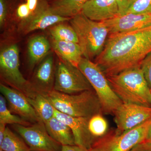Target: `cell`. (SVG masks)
<instances>
[{
	"mask_svg": "<svg viewBox=\"0 0 151 151\" xmlns=\"http://www.w3.org/2000/svg\"><path fill=\"white\" fill-rule=\"evenodd\" d=\"M151 52V25L131 32L108 36L95 63L106 76L140 66Z\"/></svg>",
	"mask_w": 151,
	"mask_h": 151,
	"instance_id": "1",
	"label": "cell"
},
{
	"mask_svg": "<svg viewBox=\"0 0 151 151\" xmlns=\"http://www.w3.org/2000/svg\"><path fill=\"white\" fill-rule=\"evenodd\" d=\"M106 77L123 103L151 107V90L140 67Z\"/></svg>",
	"mask_w": 151,
	"mask_h": 151,
	"instance_id": "2",
	"label": "cell"
},
{
	"mask_svg": "<svg viewBox=\"0 0 151 151\" xmlns=\"http://www.w3.org/2000/svg\"><path fill=\"white\" fill-rule=\"evenodd\" d=\"M57 111L75 117L90 118L103 114L102 107L93 89L75 94H66L53 90L45 95Z\"/></svg>",
	"mask_w": 151,
	"mask_h": 151,
	"instance_id": "3",
	"label": "cell"
},
{
	"mask_svg": "<svg viewBox=\"0 0 151 151\" xmlns=\"http://www.w3.org/2000/svg\"><path fill=\"white\" fill-rule=\"evenodd\" d=\"M70 22L78 36L83 57L89 60L96 58L103 51L109 35L105 24L92 20L81 13Z\"/></svg>",
	"mask_w": 151,
	"mask_h": 151,
	"instance_id": "4",
	"label": "cell"
},
{
	"mask_svg": "<svg viewBox=\"0 0 151 151\" xmlns=\"http://www.w3.org/2000/svg\"><path fill=\"white\" fill-rule=\"evenodd\" d=\"M78 68L88 79L99 99L103 113L113 114L123 102L113 91L101 68L95 62L82 57Z\"/></svg>",
	"mask_w": 151,
	"mask_h": 151,
	"instance_id": "5",
	"label": "cell"
},
{
	"mask_svg": "<svg viewBox=\"0 0 151 151\" xmlns=\"http://www.w3.org/2000/svg\"><path fill=\"white\" fill-rule=\"evenodd\" d=\"M18 47L12 44L4 47L0 52L1 77L11 87L20 91L27 97L35 93L32 89L29 81L24 77L19 69Z\"/></svg>",
	"mask_w": 151,
	"mask_h": 151,
	"instance_id": "6",
	"label": "cell"
},
{
	"mask_svg": "<svg viewBox=\"0 0 151 151\" xmlns=\"http://www.w3.org/2000/svg\"><path fill=\"white\" fill-rule=\"evenodd\" d=\"M55 68V91L64 94H75L93 89L78 67L61 59Z\"/></svg>",
	"mask_w": 151,
	"mask_h": 151,
	"instance_id": "7",
	"label": "cell"
},
{
	"mask_svg": "<svg viewBox=\"0 0 151 151\" xmlns=\"http://www.w3.org/2000/svg\"><path fill=\"white\" fill-rule=\"evenodd\" d=\"M151 126V119L137 127L119 134L111 131L100 138L105 151H130L145 139Z\"/></svg>",
	"mask_w": 151,
	"mask_h": 151,
	"instance_id": "8",
	"label": "cell"
},
{
	"mask_svg": "<svg viewBox=\"0 0 151 151\" xmlns=\"http://www.w3.org/2000/svg\"><path fill=\"white\" fill-rule=\"evenodd\" d=\"M14 130L32 151H60L62 145L50 137L42 122L29 126L14 124Z\"/></svg>",
	"mask_w": 151,
	"mask_h": 151,
	"instance_id": "9",
	"label": "cell"
},
{
	"mask_svg": "<svg viewBox=\"0 0 151 151\" xmlns=\"http://www.w3.org/2000/svg\"><path fill=\"white\" fill-rule=\"evenodd\" d=\"M114 116L117 127L116 130L121 134L151 119V107L123 103L116 110Z\"/></svg>",
	"mask_w": 151,
	"mask_h": 151,
	"instance_id": "10",
	"label": "cell"
},
{
	"mask_svg": "<svg viewBox=\"0 0 151 151\" xmlns=\"http://www.w3.org/2000/svg\"><path fill=\"white\" fill-rule=\"evenodd\" d=\"M0 92L7 102L12 113L31 124L42 122L22 92L2 84H0Z\"/></svg>",
	"mask_w": 151,
	"mask_h": 151,
	"instance_id": "11",
	"label": "cell"
},
{
	"mask_svg": "<svg viewBox=\"0 0 151 151\" xmlns=\"http://www.w3.org/2000/svg\"><path fill=\"white\" fill-rule=\"evenodd\" d=\"M103 22L108 28L109 35L119 34L150 26L151 14L127 13Z\"/></svg>",
	"mask_w": 151,
	"mask_h": 151,
	"instance_id": "12",
	"label": "cell"
},
{
	"mask_svg": "<svg viewBox=\"0 0 151 151\" xmlns=\"http://www.w3.org/2000/svg\"><path fill=\"white\" fill-rule=\"evenodd\" d=\"M55 69L53 55L50 53L40 63L29 81L35 93L45 95L54 90Z\"/></svg>",
	"mask_w": 151,
	"mask_h": 151,
	"instance_id": "13",
	"label": "cell"
},
{
	"mask_svg": "<svg viewBox=\"0 0 151 151\" xmlns=\"http://www.w3.org/2000/svg\"><path fill=\"white\" fill-rule=\"evenodd\" d=\"M71 18L61 16L52 12L49 6L42 4L27 19H24L20 26L21 30L24 34L33 31L44 29L56 24L67 21Z\"/></svg>",
	"mask_w": 151,
	"mask_h": 151,
	"instance_id": "14",
	"label": "cell"
},
{
	"mask_svg": "<svg viewBox=\"0 0 151 151\" xmlns=\"http://www.w3.org/2000/svg\"><path fill=\"white\" fill-rule=\"evenodd\" d=\"M54 117L70 128L73 132L76 145L89 150L97 141L89 131V118L73 117L61 113L56 109Z\"/></svg>",
	"mask_w": 151,
	"mask_h": 151,
	"instance_id": "15",
	"label": "cell"
},
{
	"mask_svg": "<svg viewBox=\"0 0 151 151\" xmlns=\"http://www.w3.org/2000/svg\"><path fill=\"white\" fill-rule=\"evenodd\" d=\"M81 13L97 22H103L119 15L116 0H89L83 6Z\"/></svg>",
	"mask_w": 151,
	"mask_h": 151,
	"instance_id": "16",
	"label": "cell"
},
{
	"mask_svg": "<svg viewBox=\"0 0 151 151\" xmlns=\"http://www.w3.org/2000/svg\"><path fill=\"white\" fill-rule=\"evenodd\" d=\"M52 45L60 59L78 67L83 57V52L79 44L52 40Z\"/></svg>",
	"mask_w": 151,
	"mask_h": 151,
	"instance_id": "17",
	"label": "cell"
},
{
	"mask_svg": "<svg viewBox=\"0 0 151 151\" xmlns=\"http://www.w3.org/2000/svg\"><path fill=\"white\" fill-rule=\"evenodd\" d=\"M44 124L49 134L60 145H76L73 132L66 124L55 117Z\"/></svg>",
	"mask_w": 151,
	"mask_h": 151,
	"instance_id": "18",
	"label": "cell"
},
{
	"mask_svg": "<svg viewBox=\"0 0 151 151\" xmlns=\"http://www.w3.org/2000/svg\"><path fill=\"white\" fill-rule=\"evenodd\" d=\"M50 48L49 42L43 36L34 37L28 44V54L30 67L32 69L48 54Z\"/></svg>",
	"mask_w": 151,
	"mask_h": 151,
	"instance_id": "19",
	"label": "cell"
},
{
	"mask_svg": "<svg viewBox=\"0 0 151 151\" xmlns=\"http://www.w3.org/2000/svg\"><path fill=\"white\" fill-rule=\"evenodd\" d=\"M89 0H53L49 6L54 13L65 17H75L81 12L84 5Z\"/></svg>",
	"mask_w": 151,
	"mask_h": 151,
	"instance_id": "20",
	"label": "cell"
},
{
	"mask_svg": "<svg viewBox=\"0 0 151 151\" xmlns=\"http://www.w3.org/2000/svg\"><path fill=\"white\" fill-rule=\"evenodd\" d=\"M27 97L44 123L54 117L55 109L44 95L35 93L31 97Z\"/></svg>",
	"mask_w": 151,
	"mask_h": 151,
	"instance_id": "21",
	"label": "cell"
},
{
	"mask_svg": "<svg viewBox=\"0 0 151 151\" xmlns=\"http://www.w3.org/2000/svg\"><path fill=\"white\" fill-rule=\"evenodd\" d=\"M0 150L4 151H32L26 143L19 134L7 127Z\"/></svg>",
	"mask_w": 151,
	"mask_h": 151,
	"instance_id": "22",
	"label": "cell"
},
{
	"mask_svg": "<svg viewBox=\"0 0 151 151\" xmlns=\"http://www.w3.org/2000/svg\"><path fill=\"white\" fill-rule=\"evenodd\" d=\"M62 23L57 24L50 28L52 40L78 43V36L73 28L71 26Z\"/></svg>",
	"mask_w": 151,
	"mask_h": 151,
	"instance_id": "23",
	"label": "cell"
},
{
	"mask_svg": "<svg viewBox=\"0 0 151 151\" xmlns=\"http://www.w3.org/2000/svg\"><path fill=\"white\" fill-rule=\"evenodd\" d=\"M0 124H19L28 126L31 125L20 117L12 114L9 110L6 105V100L2 94L0 95Z\"/></svg>",
	"mask_w": 151,
	"mask_h": 151,
	"instance_id": "24",
	"label": "cell"
},
{
	"mask_svg": "<svg viewBox=\"0 0 151 151\" xmlns=\"http://www.w3.org/2000/svg\"><path fill=\"white\" fill-rule=\"evenodd\" d=\"M88 128L91 134L97 140L108 133V123L103 114L99 113L89 118Z\"/></svg>",
	"mask_w": 151,
	"mask_h": 151,
	"instance_id": "25",
	"label": "cell"
},
{
	"mask_svg": "<svg viewBox=\"0 0 151 151\" xmlns=\"http://www.w3.org/2000/svg\"><path fill=\"white\" fill-rule=\"evenodd\" d=\"M127 13L151 14V0H136Z\"/></svg>",
	"mask_w": 151,
	"mask_h": 151,
	"instance_id": "26",
	"label": "cell"
},
{
	"mask_svg": "<svg viewBox=\"0 0 151 151\" xmlns=\"http://www.w3.org/2000/svg\"><path fill=\"white\" fill-rule=\"evenodd\" d=\"M140 67L151 90V52L143 60Z\"/></svg>",
	"mask_w": 151,
	"mask_h": 151,
	"instance_id": "27",
	"label": "cell"
},
{
	"mask_svg": "<svg viewBox=\"0 0 151 151\" xmlns=\"http://www.w3.org/2000/svg\"><path fill=\"white\" fill-rule=\"evenodd\" d=\"M119 9V15L127 12L136 0H116Z\"/></svg>",
	"mask_w": 151,
	"mask_h": 151,
	"instance_id": "28",
	"label": "cell"
},
{
	"mask_svg": "<svg viewBox=\"0 0 151 151\" xmlns=\"http://www.w3.org/2000/svg\"><path fill=\"white\" fill-rule=\"evenodd\" d=\"M31 14L27 4H23L20 5L17 9V15L19 18L22 19H27Z\"/></svg>",
	"mask_w": 151,
	"mask_h": 151,
	"instance_id": "29",
	"label": "cell"
},
{
	"mask_svg": "<svg viewBox=\"0 0 151 151\" xmlns=\"http://www.w3.org/2000/svg\"><path fill=\"white\" fill-rule=\"evenodd\" d=\"M7 9L4 0H0V26L4 24L6 17Z\"/></svg>",
	"mask_w": 151,
	"mask_h": 151,
	"instance_id": "30",
	"label": "cell"
},
{
	"mask_svg": "<svg viewBox=\"0 0 151 151\" xmlns=\"http://www.w3.org/2000/svg\"><path fill=\"white\" fill-rule=\"evenodd\" d=\"M89 150L83 147L77 145H62V148L60 151H88Z\"/></svg>",
	"mask_w": 151,
	"mask_h": 151,
	"instance_id": "31",
	"label": "cell"
},
{
	"mask_svg": "<svg viewBox=\"0 0 151 151\" xmlns=\"http://www.w3.org/2000/svg\"><path fill=\"white\" fill-rule=\"evenodd\" d=\"M88 151H105L104 145L101 139H99L96 141Z\"/></svg>",
	"mask_w": 151,
	"mask_h": 151,
	"instance_id": "32",
	"label": "cell"
},
{
	"mask_svg": "<svg viewBox=\"0 0 151 151\" xmlns=\"http://www.w3.org/2000/svg\"><path fill=\"white\" fill-rule=\"evenodd\" d=\"M130 151H151V147L140 143L135 146Z\"/></svg>",
	"mask_w": 151,
	"mask_h": 151,
	"instance_id": "33",
	"label": "cell"
},
{
	"mask_svg": "<svg viewBox=\"0 0 151 151\" xmlns=\"http://www.w3.org/2000/svg\"><path fill=\"white\" fill-rule=\"evenodd\" d=\"M26 4H27L31 14L37 8V0H27Z\"/></svg>",
	"mask_w": 151,
	"mask_h": 151,
	"instance_id": "34",
	"label": "cell"
},
{
	"mask_svg": "<svg viewBox=\"0 0 151 151\" xmlns=\"http://www.w3.org/2000/svg\"><path fill=\"white\" fill-rule=\"evenodd\" d=\"M141 143L148 146V147H151V126L150 128L149 129L145 139Z\"/></svg>",
	"mask_w": 151,
	"mask_h": 151,
	"instance_id": "35",
	"label": "cell"
},
{
	"mask_svg": "<svg viewBox=\"0 0 151 151\" xmlns=\"http://www.w3.org/2000/svg\"><path fill=\"white\" fill-rule=\"evenodd\" d=\"M6 127L5 124H0V144H1L4 140Z\"/></svg>",
	"mask_w": 151,
	"mask_h": 151,
	"instance_id": "36",
	"label": "cell"
},
{
	"mask_svg": "<svg viewBox=\"0 0 151 151\" xmlns=\"http://www.w3.org/2000/svg\"><path fill=\"white\" fill-rule=\"evenodd\" d=\"M0 151H3V150H0Z\"/></svg>",
	"mask_w": 151,
	"mask_h": 151,
	"instance_id": "37",
	"label": "cell"
},
{
	"mask_svg": "<svg viewBox=\"0 0 151 151\" xmlns=\"http://www.w3.org/2000/svg\"></svg>",
	"mask_w": 151,
	"mask_h": 151,
	"instance_id": "38",
	"label": "cell"
}]
</instances>
